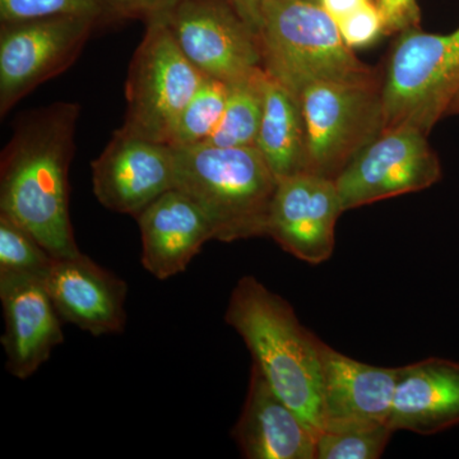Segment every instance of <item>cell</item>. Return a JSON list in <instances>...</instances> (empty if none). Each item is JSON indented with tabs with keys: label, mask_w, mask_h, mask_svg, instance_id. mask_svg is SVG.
Segmentation results:
<instances>
[{
	"label": "cell",
	"mask_w": 459,
	"mask_h": 459,
	"mask_svg": "<svg viewBox=\"0 0 459 459\" xmlns=\"http://www.w3.org/2000/svg\"><path fill=\"white\" fill-rule=\"evenodd\" d=\"M80 105L54 102L18 119L0 159V213L20 223L54 258L81 253L69 214V168Z\"/></svg>",
	"instance_id": "1"
},
{
	"label": "cell",
	"mask_w": 459,
	"mask_h": 459,
	"mask_svg": "<svg viewBox=\"0 0 459 459\" xmlns=\"http://www.w3.org/2000/svg\"><path fill=\"white\" fill-rule=\"evenodd\" d=\"M225 320L273 391L319 435L323 341L301 325L285 299L253 276L238 281Z\"/></svg>",
	"instance_id": "2"
},
{
	"label": "cell",
	"mask_w": 459,
	"mask_h": 459,
	"mask_svg": "<svg viewBox=\"0 0 459 459\" xmlns=\"http://www.w3.org/2000/svg\"><path fill=\"white\" fill-rule=\"evenodd\" d=\"M174 150L175 189L202 208L212 225L214 240L232 243L265 237L279 180L258 148L199 144Z\"/></svg>",
	"instance_id": "3"
},
{
	"label": "cell",
	"mask_w": 459,
	"mask_h": 459,
	"mask_svg": "<svg viewBox=\"0 0 459 459\" xmlns=\"http://www.w3.org/2000/svg\"><path fill=\"white\" fill-rule=\"evenodd\" d=\"M258 35L265 71L295 95L316 81L373 82L382 78L344 44L337 23L313 0H268Z\"/></svg>",
	"instance_id": "4"
},
{
	"label": "cell",
	"mask_w": 459,
	"mask_h": 459,
	"mask_svg": "<svg viewBox=\"0 0 459 459\" xmlns=\"http://www.w3.org/2000/svg\"><path fill=\"white\" fill-rule=\"evenodd\" d=\"M459 92V27L455 31L400 33L383 75V131L413 124L429 133Z\"/></svg>",
	"instance_id": "5"
},
{
	"label": "cell",
	"mask_w": 459,
	"mask_h": 459,
	"mask_svg": "<svg viewBox=\"0 0 459 459\" xmlns=\"http://www.w3.org/2000/svg\"><path fill=\"white\" fill-rule=\"evenodd\" d=\"M296 96L303 111L310 174L336 180L383 132V77L373 82L316 81Z\"/></svg>",
	"instance_id": "6"
},
{
	"label": "cell",
	"mask_w": 459,
	"mask_h": 459,
	"mask_svg": "<svg viewBox=\"0 0 459 459\" xmlns=\"http://www.w3.org/2000/svg\"><path fill=\"white\" fill-rule=\"evenodd\" d=\"M205 75L178 47L165 22L148 23L129 65L123 128L169 144L181 111Z\"/></svg>",
	"instance_id": "7"
},
{
	"label": "cell",
	"mask_w": 459,
	"mask_h": 459,
	"mask_svg": "<svg viewBox=\"0 0 459 459\" xmlns=\"http://www.w3.org/2000/svg\"><path fill=\"white\" fill-rule=\"evenodd\" d=\"M99 23L86 16L2 23L0 115H7L36 87L74 65Z\"/></svg>",
	"instance_id": "8"
},
{
	"label": "cell",
	"mask_w": 459,
	"mask_h": 459,
	"mask_svg": "<svg viewBox=\"0 0 459 459\" xmlns=\"http://www.w3.org/2000/svg\"><path fill=\"white\" fill-rule=\"evenodd\" d=\"M428 135L413 124L380 133L334 180L344 212L437 183L442 166Z\"/></svg>",
	"instance_id": "9"
},
{
	"label": "cell",
	"mask_w": 459,
	"mask_h": 459,
	"mask_svg": "<svg viewBox=\"0 0 459 459\" xmlns=\"http://www.w3.org/2000/svg\"><path fill=\"white\" fill-rule=\"evenodd\" d=\"M162 22L205 77L232 83L264 68L258 31L229 0H181Z\"/></svg>",
	"instance_id": "10"
},
{
	"label": "cell",
	"mask_w": 459,
	"mask_h": 459,
	"mask_svg": "<svg viewBox=\"0 0 459 459\" xmlns=\"http://www.w3.org/2000/svg\"><path fill=\"white\" fill-rule=\"evenodd\" d=\"M93 193L113 212L138 214L177 183L175 150L119 128L92 162Z\"/></svg>",
	"instance_id": "11"
},
{
	"label": "cell",
	"mask_w": 459,
	"mask_h": 459,
	"mask_svg": "<svg viewBox=\"0 0 459 459\" xmlns=\"http://www.w3.org/2000/svg\"><path fill=\"white\" fill-rule=\"evenodd\" d=\"M343 212L333 179L310 172L283 178L272 198L265 237L295 258L320 264L333 255Z\"/></svg>",
	"instance_id": "12"
},
{
	"label": "cell",
	"mask_w": 459,
	"mask_h": 459,
	"mask_svg": "<svg viewBox=\"0 0 459 459\" xmlns=\"http://www.w3.org/2000/svg\"><path fill=\"white\" fill-rule=\"evenodd\" d=\"M320 433L389 425L400 368L353 360L322 342Z\"/></svg>",
	"instance_id": "13"
},
{
	"label": "cell",
	"mask_w": 459,
	"mask_h": 459,
	"mask_svg": "<svg viewBox=\"0 0 459 459\" xmlns=\"http://www.w3.org/2000/svg\"><path fill=\"white\" fill-rule=\"evenodd\" d=\"M45 286L65 322L95 337L126 328L128 286L83 253L56 258Z\"/></svg>",
	"instance_id": "14"
},
{
	"label": "cell",
	"mask_w": 459,
	"mask_h": 459,
	"mask_svg": "<svg viewBox=\"0 0 459 459\" xmlns=\"http://www.w3.org/2000/svg\"><path fill=\"white\" fill-rule=\"evenodd\" d=\"M0 301L4 314L5 368L17 379L25 380L65 341L62 318L40 277H0Z\"/></svg>",
	"instance_id": "15"
},
{
	"label": "cell",
	"mask_w": 459,
	"mask_h": 459,
	"mask_svg": "<svg viewBox=\"0 0 459 459\" xmlns=\"http://www.w3.org/2000/svg\"><path fill=\"white\" fill-rule=\"evenodd\" d=\"M231 434L247 459H316L318 434L282 401L255 364Z\"/></svg>",
	"instance_id": "16"
},
{
	"label": "cell",
	"mask_w": 459,
	"mask_h": 459,
	"mask_svg": "<svg viewBox=\"0 0 459 459\" xmlns=\"http://www.w3.org/2000/svg\"><path fill=\"white\" fill-rule=\"evenodd\" d=\"M142 264L164 281L186 270L207 241L214 240L210 220L186 193L171 189L137 217Z\"/></svg>",
	"instance_id": "17"
},
{
	"label": "cell",
	"mask_w": 459,
	"mask_h": 459,
	"mask_svg": "<svg viewBox=\"0 0 459 459\" xmlns=\"http://www.w3.org/2000/svg\"><path fill=\"white\" fill-rule=\"evenodd\" d=\"M459 425V362L431 358L400 368L389 427L433 435Z\"/></svg>",
	"instance_id": "18"
},
{
	"label": "cell",
	"mask_w": 459,
	"mask_h": 459,
	"mask_svg": "<svg viewBox=\"0 0 459 459\" xmlns=\"http://www.w3.org/2000/svg\"><path fill=\"white\" fill-rule=\"evenodd\" d=\"M255 147L277 180L307 172V131L300 102L267 71Z\"/></svg>",
	"instance_id": "19"
},
{
	"label": "cell",
	"mask_w": 459,
	"mask_h": 459,
	"mask_svg": "<svg viewBox=\"0 0 459 459\" xmlns=\"http://www.w3.org/2000/svg\"><path fill=\"white\" fill-rule=\"evenodd\" d=\"M265 69L229 83L225 111L212 137L205 143L214 147L255 146L263 114Z\"/></svg>",
	"instance_id": "20"
},
{
	"label": "cell",
	"mask_w": 459,
	"mask_h": 459,
	"mask_svg": "<svg viewBox=\"0 0 459 459\" xmlns=\"http://www.w3.org/2000/svg\"><path fill=\"white\" fill-rule=\"evenodd\" d=\"M228 96L229 83L205 77L195 95L181 111L169 146L195 147L210 140L221 122Z\"/></svg>",
	"instance_id": "21"
},
{
	"label": "cell",
	"mask_w": 459,
	"mask_h": 459,
	"mask_svg": "<svg viewBox=\"0 0 459 459\" xmlns=\"http://www.w3.org/2000/svg\"><path fill=\"white\" fill-rule=\"evenodd\" d=\"M56 259L31 232L0 213V277L33 276L45 280Z\"/></svg>",
	"instance_id": "22"
},
{
	"label": "cell",
	"mask_w": 459,
	"mask_h": 459,
	"mask_svg": "<svg viewBox=\"0 0 459 459\" xmlns=\"http://www.w3.org/2000/svg\"><path fill=\"white\" fill-rule=\"evenodd\" d=\"M394 431L389 425L342 431H322L316 459H377L385 453Z\"/></svg>",
	"instance_id": "23"
},
{
	"label": "cell",
	"mask_w": 459,
	"mask_h": 459,
	"mask_svg": "<svg viewBox=\"0 0 459 459\" xmlns=\"http://www.w3.org/2000/svg\"><path fill=\"white\" fill-rule=\"evenodd\" d=\"M56 16L93 17L102 22L100 0H0V21L38 20Z\"/></svg>",
	"instance_id": "24"
},
{
	"label": "cell",
	"mask_w": 459,
	"mask_h": 459,
	"mask_svg": "<svg viewBox=\"0 0 459 459\" xmlns=\"http://www.w3.org/2000/svg\"><path fill=\"white\" fill-rule=\"evenodd\" d=\"M337 26L344 44L352 50L370 47L385 35V18L376 0L338 21Z\"/></svg>",
	"instance_id": "25"
},
{
	"label": "cell",
	"mask_w": 459,
	"mask_h": 459,
	"mask_svg": "<svg viewBox=\"0 0 459 459\" xmlns=\"http://www.w3.org/2000/svg\"><path fill=\"white\" fill-rule=\"evenodd\" d=\"M181 0H100L102 22L142 20L148 23L165 21Z\"/></svg>",
	"instance_id": "26"
},
{
	"label": "cell",
	"mask_w": 459,
	"mask_h": 459,
	"mask_svg": "<svg viewBox=\"0 0 459 459\" xmlns=\"http://www.w3.org/2000/svg\"><path fill=\"white\" fill-rule=\"evenodd\" d=\"M385 23V35L420 29L418 0H377Z\"/></svg>",
	"instance_id": "27"
},
{
	"label": "cell",
	"mask_w": 459,
	"mask_h": 459,
	"mask_svg": "<svg viewBox=\"0 0 459 459\" xmlns=\"http://www.w3.org/2000/svg\"><path fill=\"white\" fill-rule=\"evenodd\" d=\"M371 0H319L320 7L331 16L334 22L342 20L343 17L349 16L350 13L355 12L356 9L362 7ZM377 2V0H376Z\"/></svg>",
	"instance_id": "28"
},
{
	"label": "cell",
	"mask_w": 459,
	"mask_h": 459,
	"mask_svg": "<svg viewBox=\"0 0 459 459\" xmlns=\"http://www.w3.org/2000/svg\"><path fill=\"white\" fill-rule=\"evenodd\" d=\"M229 2L237 8L244 20L258 31L263 8L265 7L268 0H229Z\"/></svg>",
	"instance_id": "29"
},
{
	"label": "cell",
	"mask_w": 459,
	"mask_h": 459,
	"mask_svg": "<svg viewBox=\"0 0 459 459\" xmlns=\"http://www.w3.org/2000/svg\"><path fill=\"white\" fill-rule=\"evenodd\" d=\"M446 115H459V92L457 93V96H455V100H453Z\"/></svg>",
	"instance_id": "30"
},
{
	"label": "cell",
	"mask_w": 459,
	"mask_h": 459,
	"mask_svg": "<svg viewBox=\"0 0 459 459\" xmlns=\"http://www.w3.org/2000/svg\"><path fill=\"white\" fill-rule=\"evenodd\" d=\"M313 2H316V3H318V2H319V0H313Z\"/></svg>",
	"instance_id": "31"
}]
</instances>
